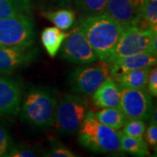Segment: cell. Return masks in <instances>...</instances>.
I'll list each match as a JSON object with an SVG mask.
<instances>
[{"mask_svg":"<svg viewBox=\"0 0 157 157\" xmlns=\"http://www.w3.org/2000/svg\"><path fill=\"white\" fill-rule=\"evenodd\" d=\"M76 26L87 39L99 59L104 60L111 56L124 32L122 26L106 12L82 17Z\"/></svg>","mask_w":157,"mask_h":157,"instance_id":"cell-1","label":"cell"},{"mask_svg":"<svg viewBox=\"0 0 157 157\" xmlns=\"http://www.w3.org/2000/svg\"><path fill=\"white\" fill-rule=\"evenodd\" d=\"M78 141L85 148L96 153H121L120 131L114 130L96 119L88 109L78 129Z\"/></svg>","mask_w":157,"mask_h":157,"instance_id":"cell-2","label":"cell"},{"mask_svg":"<svg viewBox=\"0 0 157 157\" xmlns=\"http://www.w3.org/2000/svg\"><path fill=\"white\" fill-rule=\"evenodd\" d=\"M55 94L45 88H35L27 93L21 105L22 118L37 128L53 126L57 106Z\"/></svg>","mask_w":157,"mask_h":157,"instance_id":"cell-3","label":"cell"},{"mask_svg":"<svg viewBox=\"0 0 157 157\" xmlns=\"http://www.w3.org/2000/svg\"><path fill=\"white\" fill-rule=\"evenodd\" d=\"M88 110L86 99L69 94L57 102L54 123L57 131L64 135H73L78 133Z\"/></svg>","mask_w":157,"mask_h":157,"instance_id":"cell-4","label":"cell"},{"mask_svg":"<svg viewBox=\"0 0 157 157\" xmlns=\"http://www.w3.org/2000/svg\"><path fill=\"white\" fill-rule=\"evenodd\" d=\"M156 31L132 26L124 30L114 50L107 61L141 52H151L156 55Z\"/></svg>","mask_w":157,"mask_h":157,"instance_id":"cell-5","label":"cell"},{"mask_svg":"<svg viewBox=\"0 0 157 157\" xmlns=\"http://www.w3.org/2000/svg\"><path fill=\"white\" fill-rule=\"evenodd\" d=\"M34 36L33 22L27 15L20 13L0 18V47L29 48Z\"/></svg>","mask_w":157,"mask_h":157,"instance_id":"cell-6","label":"cell"},{"mask_svg":"<svg viewBox=\"0 0 157 157\" xmlns=\"http://www.w3.org/2000/svg\"><path fill=\"white\" fill-rule=\"evenodd\" d=\"M110 76L107 60L98 59L74 69L69 75V86L73 93L91 95Z\"/></svg>","mask_w":157,"mask_h":157,"instance_id":"cell-7","label":"cell"},{"mask_svg":"<svg viewBox=\"0 0 157 157\" xmlns=\"http://www.w3.org/2000/svg\"><path fill=\"white\" fill-rule=\"evenodd\" d=\"M59 50L62 59L75 64L86 65L99 59L89 42L76 25L67 33Z\"/></svg>","mask_w":157,"mask_h":157,"instance_id":"cell-8","label":"cell"},{"mask_svg":"<svg viewBox=\"0 0 157 157\" xmlns=\"http://www.w3.org/2000/svg\"><path fill=\"white\" fill-rule=\"evenodd\" d=\"M120 107L127 119L148 121L154 112L151 95L145 89L121 88Z\"/></svg>","mask_w":157,"mask_h":157,"instance_id":"cell-9","label":"cell"},{"mask_svg":"<svg viewBox=\"0 0 157 157\" xmlns=\"http://www.w3.org/2000/svg\"><path fill=\"white\" fill-rule=\"evenodd\" d=\"M143 2L144 0H107L105 12L125 30L135 26L140 19Z\"/></svg>","mask_w":157,"mask_h":157,"instance_id":"cell-10","label":"cell"},{"mask_svg":"<svg viewBox=\"0 0 157 157\" xmlns=\"http://www.w3.org/2000/svg\"><path fill=\"white\" fill-rule=\"evenodd\" d=\"M21 108L19 84L9 78L0 77V116H16Z\"/></svg>","mask_w":157,"mask_h":157,"instance_id":"cell-11","label":"cell"},{"mask_svg":"<svg viewBox=\"0 0 157 157\" xmlns=\"http://www.w3.org/2000/svg\"><path fill=\"white\" fill-rule=\"evenodd\" d=\"M156 55L151 52H141L118 58L107 62L110 67V76L115 78L128 71L140 68L153 67L156 65Z\"/></svg>","mask_w":157,"mask_h":157,"instance_id":"cell-12","label":"cell"},{"mask_svg":"<svg viewBox=\"0 0 157 157\" xmlns=\"http://www.w3.org/2000/svg\"><path fill=\"white\" fill-rule=\"evenodd\" d=\"M36 52L29 48L0 47V73H9L33 61Z\"/></svg>","mask_w":157,"mask_h":157,"instance_id":"cell-13","label":"cell"},{"mask_svg":"<svg viewBox=\"0 0 157 157\" xmlns=\"http://www.w3.org/2000/svg\"><path fill=\"white\" fill-rule=\"evenodd\" d=\"M93 94V101L97 107H120L121 88L112 77L107 78Z\"/></svg>","mask_w":157,"mask_h":157,"instance_id":"cell-14","label":"cell"},{"mask_svg":"<svg viewBox=\"0 0 157 157\" xmlns=\"http://www.w3.org/2000/svg\"><path fill=\"white\" fill-rule=\"evenodd\" d=\"M151 67L140 68L128 71L113 78L121 88H135L145 89L147 87V78Z\"/></svg>","mask_w":157,"mask_h":157,"instance_id":"cell-15","label":"cell"},{"mask_svg":"<svg viewBox=\"0 0 157 157\" xmlns=\"http://www.w3.org/2000/svg\"><path fill=\"white\" fill-rule=\"evenodd\" d=\"M67 36L62 30L56 26L45 27L41 33V42L45 47L47 54L51 58H54L61 47L63 41Z\"/></svg>","mask_w":157,"mask_h":157,"instance_id":"cell-16","label":"cell"},{"mask_svg":"<svg viewBox=\"0 0 157 157\" xmlns=\"http://www.w3.org/2000/svg\"><path fill=\"white\" fill-rule=\"evenodd\" d=\"M94 114L98 121L114 130H120L128 120L120 107H102Z\"/></svg>","mask_w":157,"mask_h":157,"instance_id":"cell-17","label":"cell"},{"mask_svg":"<svg viewBox=\"0 0 157 157\" xmlns=\"http://www.w3.org/2000/svg\"><path fill=\"white\" fill-rule=\"evenodd\" d=\"M121 149L135 156L149 155L148 145L143 137H132L120 132Z\"/></svg>","mask_w":157,"mask_h":157,"instance_id":"cell-18","label":"cell"},{"mask_svg":"<svg viewBox=\"0 0 157 157\" xmlns=\"http://www.w3.org/2000/svg\"><path fill=\"white\" fill-rule=\"evenodd\" d=\"M43 16L52 23L57 28L60 30H67L75 22V13L72 10L60 9L57 11H46Z\"/></svg>","mask_w":157,"mask_h":157,"instance_id":"cell-19","label":"cell"},{"mask_svg":"<svg viewBox=\"0 0 157 157\" xmlns=\"http://www.w3.org/2000/svg\"><path fill=\"white\" fill-rule=\"evenodd\" d=\"M107 0H75V6L82 16H94L106 11Z\"/></svg>","mask_w":157,"mask_h":157,"instance_id":"cell-20","label":"cell"},{"mask_svg":"<svg viewBox=\"0 0 157 157\" xmlns=\"http://www.w3.org/2000/svg\"><path fill=\"white\" fill-rule=\"evenodd\" d=\"M121 133L132 137H143L146 131L144 121L137 119H128L121 128Z\"/></svg>","mask_w":157,"mask_h":157,"instance_id":"cell-21","label":"cell"},{"mask_svg":"<svg viewBox=\"0 0 157 157\" xmlns=\"http://www.w3.org/2000/svg\"><path fill=\"white\" fill-rule=\"evenodd\" d=\"M23 13L13 0H0V18Z\"/></svg>","mask_w":157,"mask_h":157,"instance_id":"cell-22","label":"cell"},{"mask_svg":"<svg viewBox=\"0 0 157 157\" xmlns=\"http://www.w3.org/2000/svg\"><path fill=\"white\" fill-rule=\"evenodd\" d=\"M12 147V139L9 131L0 125V157L7 156Z\"/></svg>","mask_w":157,"mask_h":157,"instance_id":"cell-23","label":"cell"},{"mask_svg":"<svg viewBox=\"0 0 157 157\" xmlns=\"http://www.w3.org/2000/svg\"><path fill=\"white\" fill-rule=\"evenodd\" d=\"M8 157H34L38 156V151L32 147L27 146L12 147L11 151L7 155Z\"/></svg>","mask_w":157,"mask_h":157,"instance_id":"cell-24","label":"cell"},{"mask_svg":"<svg viewBox=\"0 0 157 157\" xmlns=\"http://www.w3.org/2000/svg\"><path fill=\"white\" fill-rule=\"evenodd\" d=\"M145 139L146 142L153 147L156 148L157 146V126H156V116L152 119L151 123L149 124L148 128L145 131Z\"/></svg>","mask_w":157,"mask_h":157,"instance_id":"cell-25","label":"cell"},{"mask_svg":"<svg viewBox=\"0 0 157 157\" xmlns=\"http://www.w3.org/2000/svg\"><path fill=\"white\" fill-rule=\"evenodd\" d=\"M45 156L49 157H76L77 155L62 145H54L50 151L45 155Z\"/></svg>","mask_w":157,"mask_h":157,"instance_id":"cell-26","label":"cell"},{"mask_svg":"<svg viewBox=\"0 0 157 157\" xmlns=\"http://www.w3.org/2000/svg\"><path fill=\"white\" fill-rule=\"evenodd\" d=\"M147 89L148 94L152 97H156L157 96V70L156 68H151L150 73L147 78Z\"/></svg>","mask_w":157,"mask_h":157,"instance_id":"cell-27","label":"cell"},{"mask_svg":"<svg viewBox=\"0 0 157 157\" xmlns=\"http://www.w3.org/2000/svg\"><path fill=\"white\" fill-rule=\"evenodd\" d=\"M19 10L22 11L23 13H27L29 11V1L30 0H13Z\"/></svg>","mask_w":157,"mask_h":157,"instance_id":"cell-28","label":"cell"}]
</instances>
